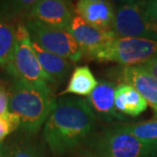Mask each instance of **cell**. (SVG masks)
Instances as JSON below:
<instances>
[{
  "instance_id": "obj_1",
  "label": "cell",
  "mask_w": 157,
  "mask_h": 157,
  "mask_svg": "<svg viewBox=\"0 0 157 157\" xmlns=\"http://www.w3.org/2000/svg\"><path fill=\"white\" fill-rule=\"evenodd\" d=\"M95 124L94 113L87 101L62 98L45 121L43 136L51 151L63 155L84 142L94 133Z\"/></svg>"
},
{
  "instance_id": "obj_19",
  "label": "cell",
  "mask_w": 157,
  "mask_h": 157,
  "mask_svg": "<svg viewBox=\"0 0 157 157\" xmlns=\"http://www.w3.org/2000/svg\"><path fill=\"white\" fill-rule=\"evenodd\" d=\"M20 128V120L15 113L9 110L0 116V142L7 135L14 132L16 129Z\"/></svg>"
},
{
  "instance_id": "obj_22",
  "label": "cell",
  "mask_w": 157,
  "mask_h": 157,
  "mask_svg": "<svg viewBox=\"0 0 157 157\" xmlns=\"http://www.w3.org/2000/svg\"><path fill=\"white\" fill-rule=\"evenodd\" d=\"M9 110V93L0 86V116Z\"/></svg>"
},
{
  "instance_id": "obj_18",
  "label": "cell",
  "mask_w": 157,
  "mask_h": 157,
  "mask_svg": "<svg viewBox=\"0 0 157 157\" xmlns=\"http://www.w3.org/2000/svg\"><path fill=\"white\" fill-rule=\"evenodd\" d=\"M36 1H8L2 4L0 9V14L2 20L13 19L18 16L26 14L29 17L32 8L33 7Z\"/></svg>"
},
{
  "instance_id": "obj_24",
  "label": "cell",
  "mask_w": 157,
  "mask_h": 157,
  "mask_svg": "<svg viewBox=\"0 0 157 157\" xmlns=\"http://www.w3.org/2000/svg\"><path fill=\"white\" fill-rule=\"evenodd\" d=\"M0 157H11L10 146L5 142H0Z\"/></svg>"
},
{
  "instance_id": "obj_7",
  "label": "cell",
  "mask_w": 157,
  "mask_h": 157,
  "mask_svg": "<svg viewBox=\"0 0 157 157\" xmlns=\"http://www.w3.org/2000/svg\"><path fill=\"white\" fill-rule=\"evenodd\" d=\"M17 42L14 55L15 78L32 84L51 87L52 85L41 67L32 46V39L25 25L16 28Z\"/></svg>"
},
{
  "instance_id": "obj_16",
  "label": "cell",
  "mask_w": 157,
  "mask_h": 157,
  "mask_svg": "<svg viewBox=\"0 0 157 157\" xmlns=\"http://www.w3.org/2000/svg\"><path fill=\"white\" fill-rule=\"evenodd\" d=\"M99 81H97L94 75L87 66L78 67L72 73L66 90L61 92L59 95L73 94L76 95L88 97L95 89Z\"/></svg>"
},
{
  "instance_id": "obj_20",
  "label": "cell",
  "mask_w": 157,
  "mask_h": 157,
  "mask_svg": "<svg viewBox=\"0 0 157 157\" xmlns=\"http://www.w3.org/2000/svg\"><path fill=\"white\" fill-rule=\"evenodd\" d=\"M9 146L11 157H39L36 148L28 142L14 141Z\"/></svg>"
},
{
  "instance_id": "obj_21",
  "label": "cell",
  "mask_w": 157,
  "mask_h": 157,
  "mask_svg": "<svg viewBox=\"0 0 157 157\" xmlns=\"http://www.w3.org/2000/svg\"><path fill=\"white\" fill-rule=\"evenodd\" d=\"M147 17L157 25V0L141 1Z\"/></svg>"
},
{
  "instance_id": "obj_5",
  "label": "cell",
  "mask_w": 157,
  "mask_h": 157,
  "mask_svg": "<svg viewBox=\"0 0 157 157\" xmlns=\"http://www.w3.org/2000/svg\"><path fill=\"white\" fill-rule=\"evenodd\" d=\"M25 27L31 39L45 50L71 62L78 61L83 56L82 49L67 30L48 26L33 19H27Z\"/></svg>"
},
{
  "instance_id": "obj_14",
  "label": "cell",
  "mask_w": 157,
  "mask_h": 157,
  "mask_svg": "<svg viewBox=\"0 0 157 157\" xmlns=\"http://www.w3.org/2000/svg\"><path fill=\"white\" fill-rule=\"evenodd\" d=\"M115 107L121 114L136 117L146 110L147 103L133 86L122 82L115 88Z\"/></svg>"
},
{
  "instance_id": "obj_3",
  "label": "cell",
  "mask_w": 157,
  "mask_h": 157,
  "mask_svg": "<svg viewBox=\"0 0 157 157\" xmlns=\"http://www.w3.org/2000/svg\"><path fill=\"white\" fill-rule=\"evenodd\" d=\"M86 149L100 157H156L157 141H149L115 128L93 133L84 141Z\"/></svg>"
},
{
  "instance_id": "obj_6",
  "label": "cell",
  "mask_w": 157,
  "mask_h": 157,
  "mask_svg": "<svg viewBox=\"0 0 157 157\" xmlns=\"http://www.w3.org/2000/svg\"><path fill=\"white\" fill-rule=\"evenodd\" d=\"M112 30L121 38L157 41V25L147 17L142 2L128 1L119 6Z\"/></svg>"
},
{
  "instance_id": "obj_9",
  "label": "cell",
  "mask_w": 157,
  "mask_h": 157,
  "mask_svg": "<svg viewBox=\"0 0 157 157\" xmlns=\"http://www.w3.org/2000/svg\"><path fill=\"white\" fill-rule=\"evenodd\" d=\"M115 74L123 83L133 86L140 93L157 119V78L142 66L124 67Z\"/></svg>"
},
{
  "instance_id": "obj_4",
  "label": "cell",
  "mask_w": 157,
  "mask_h": 157,
  "mask_svg": "<svg viewBox=\"0 0 157 157\" xmlns=\"http://www.w3.org/2000/svg\"><path fill=\"white\" fill-rule=\"evenodd\" d=\"M83 54L101 62H115L124 67L141 66L157 56V41L121 38L86 49Z\"/></svg>"
},
{
  "instance_id": "obj_23",
  "label": "cell",
  "mask_w": 157,
  "mask_h": 157,
  "mask_svg": "<svg viewBox=\"0 0 157 157\" xmlns=\"http://www.w3.org/2000/svg\"><path fill=\"white\" fill-rule=\"evenodd\" d=\"M141 66L145 68L147 71H148L151 73L155 78H157V56L153 58L149 61L144 63Z\"/></svg>"
},
{
  "instance_id": "obj_13",
  "label": "cell",
  "mask_w": 157,
  "mask_h": 157,
  "mask_svg": "<svg viewBox=\"0 0 157 157\" xmlns=\"http://www.w3.org/2000/svg\"><path fill=\"white\" fill-rule=\"evenodd\" d=\"M32 46L41 67L52 85L65 81L71 72L72 63L67 59L45 50L33 39Z\"/></svg>"
},
{
  "instance_id": "obj_25",
  "label": "cell",
  "mask_w": 157,
  "mask_h": 157,
  "mask_svg": "<svg viewBox=\"0 0 157 157\" xmlns=\"http://www.w3.org/2000/svg\"><path fill=\"white\" fill-rule=\"evenodd\" d=\"M79 157H100L98 155H95L94 154H92L91 152L86 150V148H82L79 151Z\"/></svg>"
},
{
  "instance_id": "obj_10",
  "label": "cell",
  "mask_w": 157,
  "mask_h": 157,
  "mask_svg": "<svg viewBox=\"0 0 157 157\" xmlns=\"http://www.w3.org/2000/svg\"><path fill=\"white\" fill-rule=\"evenodd\" d=\"M116 85L113 81L101 79L87 97V103L94 112L103 120L112 121L114 120L126 121V117L117 112L115 107V88Z\"/></svg>"
},
{
  "instance_id": "obj_2",
  "label": "cell",
  "mask_w": 157,
  "mask_h": 157,
  "mask_svg": "<svg viewBox=\"0 0 157 157\" xmlns=\"http://www.w3.org/2000/svg\"><path fill=\"white\" fill-rule=\"evenodd\" d=\"M57 105L51 87L16 78L9 92V111L18 116L20 128L35 135L45 123Z\"/></svg>"
},
{
  "instance_id": "obj_12",
  "label": "cell",
  "mask_w": 157,
  "mask_h": 157,
  "mask_svg": "<svg viewBox=\"0 0 157 157\" xmlns=\"http://www.w3.org/2000/svg\"><path fill=\"white\" fill-rule=\"evenodd\" d=\"M67 32L76 40L82 52L118 38L113 30L107 31L94 27L78 15L73 19Z\"/></svg>"
},
{
  "instance_id": "obj_11",
  "label": "cell",
  "mask_w": 157,
  "mask_h": 157,
  "mask_svg": "<svg viewBox=\"0 0 157 157\" xmlns=\"http://www.w3.org/2000/svg\"><path fill=\"white\" fill-rule=\"evenodd\" d=\"M77 15L89 25L102 30H112L116 10L105 0H80L77 2Z\"/></svg>"
},
{
  "instance_id": "obj_8",
  "label": "cell",
  "mask_w": 157,
  "mask_h": 157,
  "mask_svg": "<svg viewBox=\"0 0 157 157\" xmlns=\"http://www.w3.org/2000/svg\"><path fill=\"white\" fill-rule=\"evenodd\" d=\"M76 16V11L69 1L39 0L34 4L28 19L37 20L45 25L67 31Z\"/></svg>"
},
{
  "instance_id": "obj_15",
  "label": "cell",
  "mask_w": 157,
  "mask_h": 157,
  "mask_svg": "<svg viewBox=\"0 0 157 157\" xmlns=\"http://www.w3.org/2000/svg\"><path fill=\"white\" fill-rule=\"evenodd\" d=\"M16 42V28L0 19V67L14 77V55Z\"/></svg>"
},
{
  "instance_id": "obj_17",
  "label": "cell",
  "mask_w": 157,
  "mask_h": 157,
  "mask_svg": "<svg viewBox=\"0 0 157 157\" xmlns=\"http://www.w3.org/2000/svg\"><path fill=\"white\" fill-rule=\"evenodd\" d=\"M115 128L119 131L135 135L141 140L157 141V119L140 123L126 124L116 127Z\"/></svg>"
},
{
  "instance_id": "obj_26",
  "label": "cell",
  "mask_w": 157,
  "mask_h": 157,
  "mask_svg": "<svg viewBox=\"0 0 157 157\" xmlns=\"http://www.w3.org/2000/svg\"><path fill=\"white\" fill-rule=\"evenodd\" d=\"M156 157H157V156H156Z\"/></svg>"
}]
</instances>
